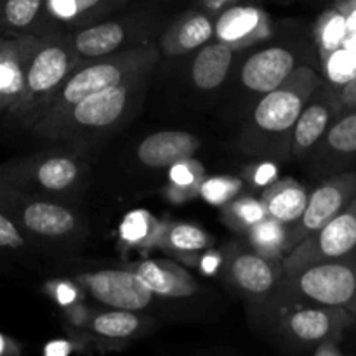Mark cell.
Segmentation results:
<instances>
[{
	"label": "cell",
	"mask_w": 356,
	"mask_h": 356,
	"mask_svg": "<svg viewBox=\"0 0 356 356\" xmlns=\"http://www.w3.org/2000/svg\"><path fill=\"white\" fill-rule=\"evenodd\" d=\"M21 221L30 232L42 236H63L75 228V216L51 202H31L21 212Z\"/></svg>",
	"instance_id": "obj_16"
},
{
	"label": "cell",
	"mask_w": 356,
	"mask_h": 356,
	"mask_svg": "<svg viewBox=\"0 0 356 356\" xmlns=\"http://www.w3.org/2000/svg\"><path fill=\"white\" fill-rule=\"evenodd\" d=\"M263 14L256 7H232L219 16L216 23V35L219 42L233 45H242L250 37H256L263 26Z\"/></svg>",
	"instance_id": "obj_18"
},
{
	"label": "cell",
	"mask_w": 356,
	"mask_h": 356,
	"mask_svg": "<svg viewBox=\"0 0 356 356\" xmlns=\"http://www.w3.org/2000/svg\"><path fill=\"white\" fill-rule=\"evenodd\" d=\"M308 191L294 179H284L270 184L263 195L266 214L284 225H294L305 212L308 204Z\"/></svg>",
	"instance_id": "obj_14"
},
{
	"label": "cell",
	"mask_w": 356,
	"mask_h": 356,
	"mask_svg": "<svg viewBox=\"0 0 356 356\" xmlns=\"http://www.w3.org/2000/svg\"><path fill=\"white\" fill-rule=\"evenodd\" d=\"M76 176H79L76 163L70 159H63V156L47 159L38 165L37 172H35L38 184L51 191L66 190L68 186H72Z\"/></svg>",
	"instance_id": "obj_24"
},
{
	"label": "cell",
	"mask_w": 356,
	"mask_h": 356,
	"mask_svg": "<svg viewBox=\"0 0 356 356\" xmlns=\"http://www.w3.org/2000/svg\"><path fill=\"white\" fill-rule=\"evenodd\" d=\"M356 197V172H343L320 184L308 197L305 212L296 221V232L291 242L299 243L312 233L318 232L323 225L336 218Z\"/></svg>",
	"instance_id": "obj_6"
},
{
	"label": "cell",
	"mask_w": 356,
	"mask_h": 356,
	"mask_svg": "<svg viewBox=\"0 0 356 356\" xmlns=\"http://www.w3.org/2000/svg\"><path fill=\"white\" fill-rule=\"evenodd\" d=\"M49 7L56 16L63 17V19H70L75 14H79V9H76L73 0H49Z\"/></svg>",
	"instance_id": "obj_37"
},
{
	"label": "cell",
	"mask_w": 356,
	"mask_h": 356,
	"mask_svg": "<svg viewBox=\"0 0 356 356\" xmlns=\"http://www.w3.org/2000/svg\"><path fill=\"white\" fill-rule=\"evenodd\" d=\"M170 181H172L174 186L177 188H190L191 184L197 181V174L193 172L191 169V163L188 160L184 162H177L170 165V172H169Z\"/></svg>",
	"instance_id": "obj_35"
},
{
	"label": "cell",
	"mask_w": 356,
	"mask_h": 356,
	"mask_svg": "<svg viewBox=\"0 0 356 356\" xmlns=\"http://www.w3.org/2000/svg\"><path fill=\"white\" fill-rule=\"evenodd\" d=\"M325 75L330 83L343 89L356 75V52L346 47H339L323 58Z\"/></svg>",
	"instance_id": "obj_27"
},
{
	"label": "cell",
	"mask_w": 356,
	"mask_h": 356,
	"mask_svg": "<svg viewBox=\"0 0 356 356\" xmlns=\"http://www.w3.org/2000/svg\"><path fill=\"white\" fill-rule=\"evenodd\" d=\"M136 273L153 292V296L191 298L198 291L195 278L172 261H143L136 266Z\"/></svg>",
	"instance_id": "obj_13"
},
{
	"label": "cell",
	"mask_w": 356,
	"mask_h": 356,
	"mask_svg": "<svg viewBox=\"0 0 356 356\" xmlns=\"http://www.w3.org/2000/svg\"><path fill=\"white\" fill-rule=\"evenodd\" d=\"M350 325H355V330H356V313H353V318H351Z\"/></svg>",
	"instance_id": "obj_46"
},
{
	"label": "cell",
	"mask_w": 356,
	"mask_h": 356,
	"mask_svg": "<svg viewBox=\"0 0 356 356\" xmlns=\"http://www.w3.org/2000/svg\"><path fill=\"white\" fill-rule=\"evenodd\" d=\"M323 152L327 155L348 156L356 155V108H350L337 120L330 124L322 138Z\"/></svg>",
	"instance_id": "obj_22"
},
{
	"label": "cell",
	"mask_w": 356,
	"mask_h": 356,
	"mask_svg": "<svg viewBox=\"0 0 356 356\" xmlns=\"http://www.w3.org/2000/svg\"><path fill=\"white\" fill-rule=\"evenodd\" d=\"M3 351H6V339H3V337L0 336V355H2Z\"/></svg>",
	"instance_id": "obj_45"
},
{
	"label": "cell",
	"mask_w": 356,
	"mask_h": 356,
	"mask_svg": "<svg viewBox=\"0 0 356 356\" xmlns=\"http://www.w3.org/2000/svg\"><path fill=\"white\" fill-rule=\"evenodd\" d=\"M24 42L0 44V108H14L23 92Z\"/></svg>",
	"instance_id": "obj_19"
},
{
	"label": "cell",
	"mask_w": 356,
	"mask_h": 356,
	"mask_svg": "<svg viewBox=\"0 0 356 356\" xmlns=\"http://www.w3.org/2000/svg\"><path fill=\"white\" fill-rule=\"evenodd\" d=\"M24 245V238L17 226L0 212V247L3 249H19Z\"/></svg>",
	"instance_id": "obj_33"
},
{
	"label": "cell",
	"mask_w": 356,
	"mask_h": 356,
	"mask_svg": "<svg viewBox=\"0 0 356 356\" xmlns=\"http://www.w3.org/2000/svg\"><path fill=\"white\" fill-rule=\"evenodd\" d=\"M125 38L124 26L113 21L90 26L80 31L73 40V47L79 56L83 58H103L113 54Z\"/></svg>",
	"instance_id": "obj_21"
},
{
	"label": "cell",
	"mask_w": 356,
	"mask_h": 356,
	"mask_svg": "<svg viewBox=\"0 0 356 356\" xmlns=\"http://www.w3.org/2000/svg\"><path fill=\"white\" fill-rule=\"evenodd\" d=\"M339 101L343 104V108H346V110L356 108V75L341 89Z\"/></svg>",
	"instance_id": "obj_39"
},
{
	"label": "cell",
	"mask_w": 356,
	"mask_h": 356,
	"mask_svg": "<svg viewBox=\"0 0 356 356\" xmlns=\"http://www.w3.org/2000/svg\"><path fill=\"white\" fill-rule=\"evenodd\" d=\"M233 61V47L228 44L205 45L195 58L191 66V79L195 86L204 90L218 89L228 76Z\"/></svg>",
	"instance_id": "obj_15"
},
{
	"label": "cell",
	"mask_w": 356,
	"mask_h": 356,
	"mask_svg": "<svg viewBox=\"0 0 356 356\" xmlns=\"http://www.w3.org/2000/svg\"><path fill=\"white\" fill-rule=\"evenodd\" d=\"M167 242L181 252H195L209 245V235L193 225H177L169 232Z\"/></svg>",
	"instance_id": "obj_29"
},
{
	"label": "cell",
	"mask_w": 356,
	"mask_h": 356,
	"mask_svg": "<svg viewBox=\"0 0 356 356\" xmlns=\"http://www.w3.org/2000/svg\"><path fill=\"white\" fill-rule=\"evenodd\" d=\"M94 299L113 309L141 312L152 305L153 292L138 273L124 270H104L82 278Z\"/></svg>",
	"instance_id": "obj_7"
},
{
	"label": "cell",
	"mask_w": 356,
	"mask_h": 356,
	"mask_svg": "<svg viewBox=\"0 0 356 356\" xmlns=\"http://www.w3.org/2000/svg\"><path fill=\"white\" fill-rule=\"evenodd\" d=\"M353 312L346 308L315 306L296 309L287 318V330L301 343L318 344L327 339H339L350 329Z\"/></svg>",
	"instance_id": "obj_8"
},
{
	"label": "cell",
	"mask_w": 356,
	"mask_h": 356,
	"mask_svg": "<svg viewBox=\"0 0 356 356\" xmlns=\"http://www.w3.org/2000/svg\"><path fill=\"white\" fill-rule=\"evenodd\" d=\"M320 89V79L309 66H298L277 89L266 92L254 110V124L268 134H282L294 127L313 94Z\"/></svg>",
	"instance_id": "obj_4"
},
{
	"label": "cell",
	"mask_w": 356,
	"mask_h": 356,
	"mask_svg": "<svg viewBox=\"0 0 356 356\" xmlns=\"http://www.w3.org/2000/svg\"><path fill=\"white\" fill-rule=\"evenodd\" d=\"M346 16V37H344L343 47L356 52V0H348L339 7Z\"/></svg>",
	"instance_id": "obj_34"
},
{
	"label": "cell",
	"mask_w": 356,
	"mask_h": 356,
	"mask_svg": "<svg viewBox=\"0 0 356 356\" xmlns=\"http://www.w3.org/2000/svg\"><path fill=\"white\" fill-rule=\"evenodd\" d=\"M152 214L146 211H132L124 218L120 225V236L127 243H141L153 233Z\"/></svg>",
	"instance_id": "obj_30"
},
{
	"label": "cell",
	"mask_w": 356,
	"mask_h": 356,
	"mask_svg": "<svg viewBox=\"0 0 356 356\" xmlns=\"http://www.w3.org/2000/svg\"><path fill=\"white\" fill-rule=\"evenodd\" d=\"M250 240H252L254 247L264 254H277L291 245V236H289L284 222L277 221L270 216L250 226Z\"/></svg>",
	"instance_id": "obj_25"
},
{
	"label": "cell",
	"mask_w": 356,
	"mask_h": 356,
	"mask_svg": "<svg viewBox=\"0 0 356 356\" xmlns=\"http://www.w3.org/2000/svg\"><path fill=\"white\" fill-rule=\"evenodd\" d=\"M42 0H3L0 21L10 28H26L40 13Z\"/></svg>",
	"instance_id": "obj_28"
},
{
	"label": "cell",
	"mask_w": 356,
	"mask_h": 356,
	"mask_svg": "<svg viewBox=\"0 0 356 356\" xmlns=\"http://www.w3.org/2000/svg\"><path fill=\"white\" fill-rule=\"evenodd\" d=\"M198 139L190 132L162 131L148 136L138 148V159L153 169L190 160L197 153Z\"/></svg>",
	"instance_id": "obj_12"
},
{
	"label": "cell",
	"mask_w": 356,
	"mask_h": 356,
	"mask_svg": "<svg viewBox=\"0 0 356 356\" xmlns=\"http://www.w3.org/2000/svg\"><path fill=\"white\" fill-rule=\"evenodd\" d=\"M315 356H344V351L339 348V339H327L316 344Z\"/></svg>",
	"instance_id": "obj_40"
},
{
	"label": "cell",
	"mask_w": 356,
	"mask_h": 356,
	"mask_svg": "<svg viewBox=\"0 0 356 356\" xmlns=\"http://www.w3.org/2000/svg\"><path fill=\"white\" fill-rule=\"evenodd\" d=\"M353 256H356V197L318 232L296 243L284 261V270L292 275L309 264Z\"/></svg>",
	"instance_id": "obj_2"
},
{
	"label": "cell",
	"mask_w": 356,
	"mask_h": 356,
	"mask_svg": "<svg viewBox=\"0 0 356 356\" xmlns=\"http://www.w3.org/2000/svg\"><path fill=\"white\" fill-rule=\"evenodd\" d=\"M76 298V291L73 285L70 284H59L58 289H56V299H58L59 305L66 306V305H72Z\"/></svg>",
	"instance_id": "obj_41"
},
{
	"label": "cell",
	"mask_w": 356,
	"mask_h": 356,
	"mask_svg": "<svg viewBox=\"0 0 356 356\" xmlns=\"http://www.w3.org/2000/svg\"><path fill=\"white\" fill-rule=\"evenodd\" d=\"M292 278L296 292L312 305L356 313V256L309 264L292 273Z\"/></svg>",
	"instance_id": "obj_1"
},
{
	"label": "cell",
	"mask_w": 356,
	"mask_h": 356,
	"mask_svg": "<svg viewBox=\"0 0 356 356\" xmlns=\"http://www.w3.org/2000/svg\"><path fill=\"white\" fill-rule=\"evenodd\" d=\"M72 63V56L65 45L44 44L33 47L24 42L23 92L14 108L23 110L28 103L61 86L73 66Z\"/></svg>",
	"instance_id": "obj_5"
},
{
	"label": "cell",
	"mask_w": 356,
	"mask_h": 356,
	"mask_svg": "<svg viewBox=\"0 0 356 356\" xmlns=\"http://www.w3.org/2000/svg\"><path fill=\"white\" fill-rule=\"evenodd\" d=\"M138 329L139 318L136 316V312H127V309L104 312L90 322V330L108 339H127Z\"/></svg>",
	"instance_id": "obj_23"
},
{
	"label": "cell",
	"mask_w": 356,
	"mask_h": 356,
	"mask_svg": "<svg viewBox=\"0 0 356 356\" xmlns=\"http://www.w3.org/2000/svg\"><path fill=\"white\" fill-rule=\"evenodd\" d=\"M73 346L70 341L65 339H56V341H49L44 348L45 356H66L72 353Z\"/></svg>",
	"instance_id": "obj_38"
},
{
	"label": "cell",
	"mask_w": 356,
	"mask_h": 356,
	"mask_svg": "<svg viewBox=\"0 0 356 356\" xmlns=\"http://www.w3.org/2000/svg\"><path fill=\"white\" fill-rule=\"evenodd\" d=\"M136 79L110 87V89L99 90L70 106L72 124L83 129H104L115 124L127 110Z\"/></svg>",
	"instance_id": "obj_9"
},
{
	"label": "cell",
	"mask_w": 356,
	"mask_h": 356,
	"mask_svg": "<svg viewBox=\"0 0 356 356\" xmlns=\"http://www.w3.org/2000/svg\"><path fill=\"white\" fill-rule=\"evenodd\" d=\"M219 264H221V256L219 254H207V256L202 257V263H200V268L204 273L207 275H212L216 273V270L219 268Z\"/></svg>",
	"instance_id": "obj_42"
},
{
	"label": "cell",
	"mask_w": 356,
	"mask_h": 356,
	"mask_svg": "<svg viewBox=\"0 0 356 356\" xmlns=\"http://www.w3.org/2000/svg\"><path fill=\"white\" fill-rule=\"evenodd\" d=\"M232 277L240 289L250 294H264L277 284V271L259 254H242L232 264Z\"/></svg>",
	"instance_id": "obj_20"
},
{
	"label": "cell",
	"mask_w": 356,
	"mask_h": 356,
	"mask_svg": "<svg viewBox=\"0 0 356 356\" xmlns=\"http://www.w3.org/2000/svg\"><path fill=\"white\" fill-rule=\"evenodd\" d=\"M315 96V94H313ZM306 103L301 115L292 127V152L294 155L312 149L316 143L322 141L323 134L330 127L339 111L343 110L339 96H332L329 90H320L318 97Z\"/></svg>",
	"instance_id": "obj_11"
},
{
	"label": "cell",
	"mask_w": 356,
	"mask_h": 356,
	"mask_svg": "<svg viewBox=\"0 0 356 356\" xmlns=\"http://www.w3.org/2000/svg\"><path fill=\"white\" fill-rule=\"evenodd\" d=\"M228 214L232 216L233 221L236 225L243 226V228H250L256 222H259L261 219L266 218V209H264L263 202L256 200V198H240V200L233 202L229 205Z\"/></svg>",
	"instance_id": "obj_32"
},
{
	"label": "cell",
	"mask_w": 356,
	"mask_h": 356,
	"mask_svg": "<svg viewBox=\"0 0 356 356\" xmlns=\"http://www.w3.org/2000/svg\"><path fill=\"white\" fill-rule=\"evenodd\" d=\"M296 68L294 52L285 47H268L243 63L240 79L247 89L266 94L282 86Z\"/></svg>",
	"instance_id": "obj_10"
},
{
	"label": "cell",
	"mask_w": 356,
	"mask_h": 356,
	"mask_svg": "<svg viewBox=\"0 0 356 356\" xmlns=\"http://www.w3.org/2000/svg\"><path fill=\"white\" fill-rule=\"evenodd\" d=\"M240 190V181L228 177H211L200 186V193L209 204L221 205L232 200Z\"/></svg>",
	"instance_id": "obj_31"
},
{
	"label": "cell",
	"mask_w": 356,
	"mask_h": 356,
	"mask_svg": "<svg viewBox=\"0 0 356 356\" xmlns=\"http://www.w3.org/2000/svg\"><path fill=\"white\" fill-rule=\"evenodd\" d=\"M155 59L156 54L153 49H139V51L127 52L124 56L80 68L59 89V108L68 110L70 106L80 103L87 96L136 79L143 70L149 68Z\"/></svg>",
	"instance_id": "obj_3"
},
{
	"label": "cell",
	"mask_w": 356,
	"mask_h": 356,
	"mask_svg": "<svg viewBox=\"0 0 356 356\" xmlns=\"http://www.w3.org/2000/svg\"><path fill=\"white\" fill-rule=\"evenodd\" d=\"M73 2H75L79 13H83V10H87V9H90V7L96 6L99 0H73Z\"/></svg>",
	"instance_id": "obj_44"
},
{
	"label": "cell",
	"mask_w": 356,
	"mask_h": 356,
	"mask_svg": "<svg viewBox=\"0 0 356 356\" xmlns=\"http://www.w3.org/2000/svg\"><path fill=\"white\" fill-rule=\"evenodd\" d=\"M344 37H346V16L343 10L336 9L332 13H327L316 28V40H318L323 58L336 49L343 47Z\"/></svg>",
	"instance_id": "obj_26"
},
{
	"label": "cell",
	"mask_w": 356,
	"mask_h": 356,
	"mask_svg": "<svg viewBox=\"0 0 356 356\" xmlns=\"http://www.w3.org/2000/svg\"><path fill=\"white\" fill-rule=\"evenodd\" d=\"M235 2L236 0H202V3H204L209 10H221L225 9L228 3H235Z\"/></svg>",
	"instance_id": "obj_43"
},
{
	"label": "cell",
	"mask_w": 356,
	"mask_h": 356,
	"mask_svg": "<svg viewBox=\"0 0 356 356\" xmlns=\"http://www.w3.org/2000/svg\"><path fill=\"white\" fill-rule=\"evenodd\" d=\"M277 174L278 169L275 163H263V165L257 167L256 174H254V183H256L257 186H268V184H271L277 179Z\"/></svg>",
	"instance_id": "obj_36"
},
{
	"label": "cell",
	"mask_w": 356,
	"mask_h": 356,
	"mask_svg": "<svg viewBox=\"0 0 356 356\" xmlns=\"http://www.w3.org/2000/svg\"><path fill=\"white\" fill-rule=\"evenodd\" d=\"M212 33H214V26L207 16L191 14L167 31L165 37L162 38V49L169 56L186 54L202 47L212 37Z\"/></svg>",
	"instance_id": "obj_17"
}]
</instances>
